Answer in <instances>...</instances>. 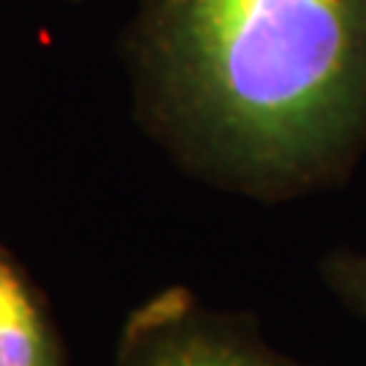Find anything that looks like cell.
<instances>
[{
  "label": "cell",
  "mask_w": 366,
  "mask_h": 366,
  "mask_svg": "<svg viewBox=\"0 0 366 366\" xmlns=\"http://www.w3.org/2000/svg\"><path fill=\"white\" fill-rule=\"evenodd\" d=\"M0 366H68L54 317L27 272L0 244Z\"/></svg>",
  "instance_id": "obj_3"
},
{
  "label": "cell",
  "mask_w": 366,
  "mask_h": 366,
  "mask_svg": "<svg viewBox=\"0 0 366 366\" xmlns=\"http://www.w3.org/2000/svg\"><path fill=\"white\" fill-rule=\"evenodd\" d=\"M128 68L149 136L222 190L293 201L366 152V0H142Z\"/></svg>",
  "instance_id": "obj_1"
},
{
  "label": "cell",
  "mask_w": 366,
  "mask_h": 366,
  "mask_svg": "<svg viewBox=\"0 0 366 366\" xmlns=\"http://www.w3.org/2000/svg\"><path fill=\"white\" fill-rule=\"evenodd\" d=\"M320 277L326 288L350 310L366 320V252L334 249L320 261Z\"/></svg>",
  "instance_id": "obj_4"
},
{
  "label": "cell",
  "mask_w": 366,
  "mask_h": 366,
  "mask_svg": "<svg viewBox=\"0 0 366 366\" xmlns=\"http://www.w3.org/2000/svg\"><path fill=\"white\" fill-rule=\"evenodd\" d=\"M114 366H304L280 355L234 315L214 312L184 288L157 290L119 331Z\"/></svg>",
  "instance_id": "obj_2"
}]
</instances>
